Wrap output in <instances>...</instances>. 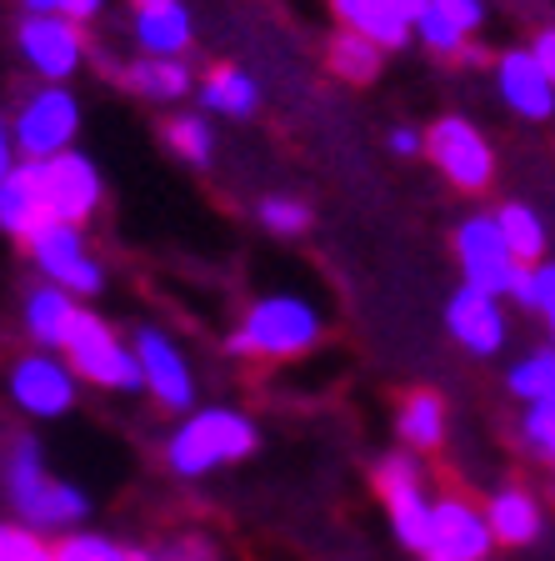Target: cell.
I'll list each match as a JSON object with an SVG mask.
<instances>
[{
    "label": "cell",
    "instance_id": "obj_1",
    "mask_svg": "<svg viewBox=\"0 0 555 561\" xmlns=\"http://www.w3.org/2000/svg\"><path fill=\"white\" fill-rule=\"evenodd\" d=\"M255 442L261 436H255L251 416L226 407H206L196 416H185V426L165 446V461H171L175 477H206V471H220L231 461H245L255 451Z\"/></svg>",
    "mask_w": 555,
    "mask_h": 561
},
{
    "label": "cell",
    "instance_id": "obj_2",
    "mask_svg": "<svg viewBox=\"0 0 555 561\" xmlns=\"http://www.w3.org/2000/svg\"><path fill=\"white\" fill-rule=\"evenodd\" d=\"M321 341V311L305 296H266L245 311V321L231 331L226 351L231 356H270V362H290Z\"/></svg>",
    "mask_w": 555,
    "mask_h": 561
},
{
    "label": "cell",
    "instance_id": "obj_3",
    "mask_svg": "<svg viewBox=\"0 0 555 561\" xmlns=\"http://www.w3.org/2000/svg\"><path fill=\"white\" fill-rule=\"evenodd\" d=\"M5 491H11V506L21 522H31L35 531H66L76 526L91 502H85L76 486L46 477V461H41V446L35 442H15V451L5 456Z\"/></svg>",
    "mask_w": 555,
    "mask_h": 561
},
{
    "label": "cell",
    "instance_id": "obj_4",
    "mask_svg": "<svg viewBox=\"0 0 555 561\" xmlns=\"http://www.w3.org/2000/svg\"><path fill=\"white\" fill-rule=\"evenodd\" d=\"M60 351H66V362H70V376H85V381L105 386V391H140L136 356H130V346L105 327L101 316L76 311Z\"/></svg>",
    "mask_w": 555,
    "mask_h": 561
},
{
    "label": "cell",
    "instance_id": "obj_5",
    "mask_svg": "<svg viewBox=\"0 0 555 561\" xmlns=\"http://www.w3.org/2000/svg\"><path fill=\"white\" fill-rule=\"evenodd\" d=\"M81 130V101L66 85H41L35 95H25V105L15 111L11 146L25 161H50V156L70 151V140Z\"/></svg>",
    "mask_w": 555,
    "mask_h": 561
},
{
    "label": "cell",
    "instance_id": "obj_6",
    "mask_svg": "<svg viewBox=\"0 0 555 561\" xmlns=\"http://www.w3.org/2000/svg\"><path fill=\"white\" fill-rule=\"evenodd\" d=\"M420 151L436 161V171L446 175L455 191H486L490 175H496L490 140L481 136L465 116H440L436 126L420 136Z\"/></svg>",
    "mask_w": 555,
    "mask_h": 561
},
{
    "label": "cell",
    "instance_id": "obj_7",
    "mask_svg": "<svg viewBox=\"0 0 555 561\" xmlns=\"http://www.w3.org/2000/svg\"><path fill=\"white\" fill-rule=\"evenodd\" d=\"M25 245H31V261L41 266V276H46L50 286H60V291L95 296L105 286V271H101V261L85 251V231H81V226L50 221V226H41V231H35Z\"/></svg>",
    "mask_w": 555,
    "mask_h": 561
},
{
    "label": "cell",
    "instance_id": "obj_8",
    "mask_svg": "<svg viewBox=\"0 0 555 561\" xmlns=\"http://www.w3.org/2000/svg\"><path fill=\"white\" fill-rule=\"evenodd\" d=\"M41 171V191H46V206H50V221H66V226H85L101 206L105 186H101V171H95L91 156L81 151H60L50 161L35 165Z\"/></svg>",
    "mask_w": 555,
    "mask_h": 561
},
{
    "label": "cell",
    "instance_id": "obj_9",
    "mask_svg": "<svg viewBox=\"0 0 555 561\" xmlns=\"http://www.w3.org/2000/svg\"><path fill=\"white\" fill-rule=\"evenodd\" d=\"M375 491H381L385 512H391V526H395V537H401V547H411V551L426 557V547H430V502H426V491H420V467L405 451L385 456L381 467H375Z\"/></svg>",
    "mask_w": 555,
    "mask_h": 561
},
{
    "label": "cell",
    "instance_id": "obj_10",
    "mask_svg": "<svg viewBox=\"0 0 555 561\" xmlns=\"http://www.w3.org/2000/svg\"><path fill=\"white\" fill-rule=\"evenodd\" d=\"M490 547H496V541H490L486 512H481L471 496L451 491V496L430 502V547H426V557H436V561H486Z\"/></svg>",
    "mask_w": 555,
    "mask_h": 561
},
{
    "label": "cell",
    "instance_id": "obj_11",
    "mask_svg": "<svg viewBox=\"0 0 555 561\" xmlns=\"http://www.w3.org/2000/svg\"><path fill=\"white\" fill-rule=\"evenodd\" d=\"M455 261H461L465 286H471V291H486V296H506L516 271H521V261L506 251V241H500L490 216L461 221V231H455Z\"/></svg>",
    "mask_w": 555,
    "mask_h": 561
},
{
    "label": "cell",
    "instance_id": "obj_12",
    "mask_svg": "<svg viewBox=\"0 0 555 561\" xmlns=\"http://www.w3.org/2000/svg\"><path fill=\"white\" fill-rule=\"evenodd\" d=\"M130 356L140 366V386L161 401L165 411H185L196 401V381H190V366H185L181 346H175L165 331L140 327L136 341H130Z\"/></svg>",
    "mask_w": 555,
    "mask_h": 561
},
{
    "label": "cell",
    "instance_id": "obj_13",
    "mask_svg": "<svg viewBox=\"0 0 555 561\" xmlns=\"http://www.w3.org/2000/svg\"><path fill=\"white\" fill-rule=\"evenodd\" d=\"M81 25L66 15H25L21 21V56L41 81H66L81 66Z\"/></svg>",
    "mask_w": 555,
    "mask_h": 561
},
{
    "label": "cell",
    "instance_id": "obj_14",
    "mask_svg": "<svg viewBox=\"0 0 555 561\" xmlns=\"http://www.w3.org/2000/svg\"><path fill=\"white\" fill-rule=\"evenodd\" d=\"M11 397L21 401L31 416H66L76 407V376L66 362H56L50 351H31L11 371Z\"/></svg>",
    "mask_w": 555,
    "mask_h": 561
},
{
    "label": "cell",
    "instance_id": "obj_15",
    "mask_svg": "<svg viewBox=\"0 0 555 561\" xmlns=\"http://www.w3.org/2000/svg\"><path fill=\"white\" fill-rule=\"evenodd\" d=\"M446 327L451 336L461 341L471 356H496L506 346V311H500V296H486V291H461L446 301Z\"/></svg>",
    "mask_w": 555,
    "mask_h": 561
},
{
    "label": "cell",
    "instance_id": "obj_16",
    "mask_svg": "<svg viewBox=\"0 0 555 561\" xmlns=\"http://www.w3.org/2000/svg\"><path fill=\"white\" fill-rule=\"evenodd\" d=\"M496 91L521 121H551L555 116V85L531 60V50H506L496 60Z\"/></svg>",
    "mask_w": 555,
    "mask_h": 561
},
{
    "label": "cell",
    "instance_id": "obj_17",
    "mask_svg": "<svg viewBox=\"0 0 555 561\" xmlns=\"http://www.w3.org/2000/svg\"><path fill=\"white\" fill-rule=\"evenodd\" d=\"M41 226H50L41 171H35V161H15L0 181V231L15 236V241H31Z\"/></svg>",
    "mask_w": 555,
    "mask_h": 561
},
{
    "label": "cell",
    "instance_id": "obj_18",
    "mask_svg": "<svg viewBox=\"0 0 555 561\" xmlns=\"http://www.w3.org/2000/svg\"><path fill=\"white\" fill-rule=\"evenodd\" d=\"M130 35L146 56H161V60H181L185 46H190V11L181 0H155V5H136V21H130Z\"/></svg>",
    "mask_w": 555,
    "mask_h": 561
},
{
    "label": "cell",
    "instance_id": "obj_19",
    "mask_svg": "<svg viewBox=\"0 0 555 561\" xmlns=\"http://www.w3.org/2000/svg\"><path fill=\"white\" fill-rule=\"evenodd\" d=\"M481 512H486L490 541H500V547H531V541L541 537V502L521 486L496 491Z\"/></svg>",
    "mask_w": 555,
    "mask_h": 561
},
{
    "label": "cell",
    "instance_id": "obj_20",
    "mask_svg": "<svg viewBox=\"0 0 555 561\" xmlns=\"http://www.w3.org/2000/svg\"><path fill=\"white\" fill-rule=\"evenodd\" d=\"M331 11H336L340 31L366 35L375 50H401L405 41H411V25H405L385 0H331Z\"/></svg>",
    "mask_w": 555,
    "mask_h": 561
},
{
    "label": "cell",
    "instance_id": "obj_21",
    "mask_svg": "<svg viewBox=\"0 0 555 561\" xmlns=\"http://www.w3.org/2000/svg\"><path fill=\"white\" fill-rule=\"evenodd\" d=\"M76 296L60 291V286H35L31 296H25V331H31V341L41 351H60V341H66L70 321H76Z\"/></svg>",
    "mask_w": 555,
    "mask_h": 561
},
{
    "label": "cell",
    "instance_id": "obj_22",
    "mask_svg": "<svg viewBox=\"0 0 555 561\" xmlns=\"http://www.w3.org/2000/svg\"><path fill=\"white\" fill-rule=\"evenodd\" d=\"M190 66L185 60H161V56H146V60H130L126 70H120V85L136 95H146V101H181L185 91H190Z\"/></svg>",
    "mask_w": 555,
    "mask_h": 561
},
{
    "label": "cell",
    "instance_id": "obj_23",
    "mask_svg": "<svg viewBox=\"0 0 555 561\" xmlns=\"http://www.w3.org/2000/svg\"><path fill=\"white\" fill-rule=\"evenodd\" d=\"M200 101H206L210 116H231V121H245L255 111V101H261V91H255V76L241 66H220L206 76V85H200Z\"/></svg>",
    "mask_w": 555,
    "mask_h": 561
},
{
    "label": "cell",
    "instance_id": "obj_24",
    "mask_svg": "<svg viewBox=\"0 0 555 561\" xmlns=\"http://www.w3.org/2000/svg\"><path fill=\"white\" fill-rule=\"evenodd\" d=\"M395 432H401V442L411 451H436L446 442V401L436 391H416L395 416Z\"/></svg>",
    "mask_w": 555,
    "mask_h": 561
},
{
    "label": "cell",
    "instance_id": "obj_25",
    "mask_svg": "<svg viewBox=\"0 0 555 561\" xmlns=\"http://www.w3.org/2000/svg\"><path fill=\"white\" fill-rule=\"evenodd\" d=\"M490 221H496L506 251L521 261V266H535V261L545 256V226H541V216H535L531 206H500Z\"/></svg>",
    "mask_w": 555,
    "mask_h": 561
},
{
    "label": "cell",
    "instance_id": "obj_26",
    "mask_svg": "<svg viewBox=\"0 0 555 561\" xmlns=\"http://www.w3.org/2000/svg\"><path fill=\"white\" fill-rule=\"evenodd\" d=\"M381 56L385 50H375L366 41V35H350L340 31L331 46H325V66L336 70V81H350V85H366L381 76Z\"/></svg>",
    "mask_w": 555,
    "mask_h": 561
},
{
    "label": "cell",
    "instance_id": "obj_27",
    "mask_svg": "<svg viewBox=\"0 0 555 561\" xmlns=\"http://www.w3.org/2000/svg\"><path fill=\"white\" fill-rule=\"evenodd\" d=\"M510 397L531 401V407L555 401V351H535V356L516 362V371H510Z\"/></svg>",
    "mask_w": 555,
    "mask_h": 561
},
{
    "label": "cell",
    "instance_id": "obj_28",
    "mask_svg": "<svg viewBox=\"0 0 555 561\" xmlns=\"http://www.w3.org/2000/svg\"><path fill=\"white\" fill-rule=\"evenodd\" d=\"M165 140H171V151L190 165H206L210 151H216V136H210L206 116H175L171 126H165Z\"/></svg>",
    "mask_w": 555,
    "mask_h": 561
},
{
    "label": "cell",
    "instance_id": "obj_29",
    "mask_svg": "<svg viewBox=\"0 0 555 561\" xmlns=\"http://www.w3.org/2000/svg\"><path fill=\"white\" fill-rule=\"evenodd\" d=\"M521 306H531V311H551L555 306V261H535V266H521L516 271V280H510V291Z\"/></svg>",
    "mask_w": 555,
    "mask_h": 561
},
{
    "label": "cell",
    "instance_id": "obj_30",
    "mask_svg": "<svg viewBox=\"0 0 555 561\" xmlns=\"http://www.w3.org/2000/svg\"><path fill=\"white\" fill-rule=\"evenodd\" d=\"M411 31H416V35H420V46H430L436 56H461V50H465V35L455 31V25L446 21V15H440L436 5H426V11H420L416 21H411Z\"/></svg>",
    "mask_w": 555,
    "mask_h": 561
},
{
    "label": "cell",
    "instance_id": "obj_31",
    "mask_svg": "<svg viewBox=\"0 0 555 561\" xmlns=\"http://www.w3.org/2000/svg\"><path fill=\"white\" fill-rule=\"evenodd\" d=\"M261 226L276 236H301L311 226V206L305 201H290V196H266L261 201Z\"/></svg>",
    "mask_w": 555,
    "mask_h": 561
},
{
    "label": "cell",
    "instance_id": "obj_32",
    "mask_svg": "<svg viewBox=\"0 0 555 561\" xmlns=\"http://www.w3.org/2000/svg\"><path fill=\"white\" fill-rule=\"evenodd\" d=\"M50 561H130V551L105 537H66L60 547H50Z\"/></svg>",
    "mask_w": 555,
    "mask_h": 561
},
{
    "label": "cell",
    "instance_id": "obj_33",
    "mask_svg": "<svg viewBox=\"0 0 555 561\" xmlns=\"http://www.w3.org/2000/svg\"><path fill=\"white\" fill-rule=\"evenodd\" d=\"M0 561H50V551L35 541V531L0 526Z\"/></svg>",
    "mask_w": 555,
    "mask_h": 561
},
{
    "label": "cell",
    "instance_id": "obj_34",
    "mask_svg": "<svg viewBox=\"0 0 555 561\" xmlns=\"http://www.w3.org/2000/svg\"><path fill=\"white\" fill-rule=\"evenodd\" d=\"M105 0H25V11L31 15H66V21H91V15H101Z\"/></svg>",
    "mask_w": 555,
    "mask_h": 561
},
{
    "label": "cell",
    "instance_id": "obj_35",
    "mask_svg": "<svg viewBox=\"0 0 555 561\" xmlns=\"http://www.w3.org/2000/svg\"><path fill=\"white\" fill-rule=\"evenodd\" d=\"M446 21L455 25L461 35H471V31H481V21H486V0H430Z\"/></svg>",
    "mask_w": 555,
    "mask_h": 561
},
{
    "label": "cell",
    "instance_id": "obj_36",
    "mask_svg": "<svg viewBox=\"0 0 555 561\" xmlns=\"http://www.w3.org/2000/svg\"><path fill=\"white\" fill-rule=\"evenodd\" d=\"M531 60L545 70V81L555 85V31H541V41L531 46Z\"/></svg>",
    "mask_w": 555,
    "mask_h": 561
},
{
    "label": "cell",
    "instance_id": "obj_37",
    "mask_svg": "<svg viewBox=\"0 0 555 561\" xmlns=\"http://www.w3.org/2000/svg\"><path fill=\"white\" fill-rule=\"evenodd\" d=\"M391 151H395V156H416V151H420V136H416L411 126L391 130Z\"/></svg>",
    "mask_w": 555,
    "mask_h": 561
},
{
    "label": "cell",
    "instance_id": "obj_38",
    "mask_svg": "<svg viewBox=\"0 0 555 561\" xmlns=\"http://www.w3.org/2000/svg\"><path fill=\"white\" fill-rule=\"evenodd\" d=\"M385 5H391V11L401 15L405 25H411V21H416V15H420V11H426V5H430V0H385Z\"/></svg>",
    "mask_w": 555,
    "mask_h": 561
},
{
    "label": "cell",
    "instance_id": "obj_39",
    "mask_svg": "<svg viewBox=\"0 0 555 561\" xmlns=\"http://www.w3.org/2000/svg\"><path fill=\"white\" fill-rule=\"evenodd\" d=\"M15 165V146H11V130L0 126V181H5V171Z\"/></svg>",
    "mask_w": 555,
    "mask_h": 561
},
{
    "label": "cell",
    "instance_id": "obj_40",
    "mask_svg": "<svg viewBox=\"0 0 555 561\" xmlns=\"http://www.w3.org/2000/svg\"><path fill=\"white\" fill-rule=\"evenodd\" d=\"M545 321H551V336H555V306H551V311H545Z\"/></svg>",
    "mask_w": 555,
    "mask_h": 561
},
{
    "label": "cell",
    "instance_id": "obj_41",
    "mask_svg": "<svg viewBox=\"0 0 555 561\" xmlns=\"http://www.w3.org/2000/svg\"><path fill=\"white\" fill-rule=\"evenodd\" d=\"M136 5H155V0H136Z\"/></svg>",
    "mask_w": 555,
    "mask_h": 561
},
{
    "label": "cell",
    "instance_id": "obj_42",
    "mask_svg": "<svg viewBox=\"0 0 555 561\" xmlns=\"http://www.w3.org/2000/svg\"><path fill=\"white\" fill-rule=\"evenodd\" d=\"M430 561H436V557H430Z\"/></svg>",
    "mask_w": 555,
    "mask_h": 561
}]
</instances>
